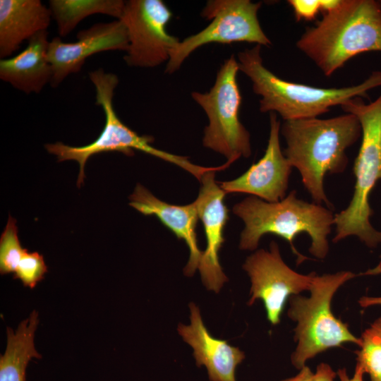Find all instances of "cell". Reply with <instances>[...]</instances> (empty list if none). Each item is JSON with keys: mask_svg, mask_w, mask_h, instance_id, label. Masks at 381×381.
I'll return each instance as SVG.
<instances>
[{"mask_svg": "<svg viewBox=\"0 0 381 381\" xmlns=\"http://www.w3.org/2000/svg\"><path fill=\"white\" fill-rule=\"evenodd\" d=\"M238 71V61L231 55L221 65L207 92L191 94L209 121L204 131L203 145L224 155L231 164L251 155L250 133L238 117L242 100L237 83Z\"/></svg>", "mask_w": 381, "mask_h": 381, "instance_id": "obj_8", "label": "cell"}, {"mask_svg": "<svg viewBox=\"0 0 381 381\" xmlns=\"http://www.w3.org/2000/svg\"><path fill=\"white\" fill-rule=\"evenodd\" d=\"M282 381H315L314 373L305 365L299 370V372L294 377L284 379Z\"/></svg>", "mask_w": 381, "mask_h": 381, "instance_id": "obj_27", "label": "cell"}, {"mask_svg": "<svg viewBox=\"0 0 381 381\" xmlns=\"http://www.w3.org/2000/svg\"><path fill=\"white\" fill-rule=\"evenodd\" d=\"M129 200V205L145 215L156 216L179 239L186 242L190 255L183 272L188 277L193 276L202 255L198 245L196 226L199 216L195 202L185 205L169 204L155 197L140 183L136 185Z\"/></svg>", "mask_w": 381, "mask_h": 381, "instance_id": "obj_16", "label": "cell"}, {"mask_svg": "<svg viewBox=\"0 0 381 381\" xmlns=\"http://www.w3.org/2000/svg\"><path fill=\"white\" fill-rule=\"evenodd\" d=\"M47 267L43 256L37 252L23 254L14 272V278L19 279L24 286L31 289L44 278Z\"/></svg>", "mask_w": 381, "mask_h": 381, "instance_id": "obj_23", "label": "cell"}, {"mask_svg": "<svg viewBox=\"0 0 381 381\" xmlns=\"http://www.w3.org/2000/svg\"><path fill=\"white\" fill-rule=\"evenodd\" d=\"M215 172H207L201 177V186L194 202L204 226L207 243L198 270L207 289L219 293L228 281L219 262V253L225 241L224 231L229 214L224 203L226 193L217 184Z\"/></svg>", "mask_w": 381, "mask_h": 381, "instance_id": "obj_14", "label": "cell"}, {"mask_svg": "<svg viewBox=\"0 0 381 381\" xmlns=\"http://www.w3.org/2000/svg\"><path fill=\"white\" fill-rule=\"evenodd\" d=\"M286 147L283 152L300 173L314 202L332 207L324 188L326 174L343 173L346 150L361 136L358 118L349 113L330 119L284 121L280 128Z\"/></svg>", "mask_w": 381, "mask_h": 381, "instance_id": "obj_1", "label": "cell"}, {"mask_svg": "<svg viewBox=\"0 0 381 381\" xmlns=\"http://www.w3.org/2000/svg\"><path fill=\"white\" fill-rule=\"evenodd\" d=\"M377 2H378V4H379L380 7V9H381V0L377 1Z\"/></svg>", "mask_w": 381, "mask_h": 381, "instance_id": "obj_30", "label": "cell"}, {"mask_svg": "<svg viewBox=\"0 0 381 381\" xmlns=\"http://www.w3.org/2000/svg\"><path fill=\"white\" fill-rule=\"evenodd\" d=\"M358 303L361 307L363 308L374 306H381V296H362L358 300Z\"/></svg>", "mask_w": 381, "mask_h": 381, "instance_id": "obj_28", "label": "cell"}, {"mask_svg": "<svg viewBox=\"0 0 381 381\" xmlns=\"http://www.w3.org/2000/svg\"><path fill=\"white\" fill-rule=\"evenodd\" d=\"M261 4L250 0L208 1L201 16L210 20V23L176 44L170 52L165 72L173 73L177 71L192 52L205 44L245 42L270 45L271 41L258 18Z\"/></svg>", "mask_w": 381, "mask_h": 381, "instance_id": "obj_9", "label": "cell"}, {"mask_svg": "<svg viewBox=\"0 0 381 381\" xmlns=\"http://www.w3.org/2000/svg\"><path fill=\"white\" fill-rule=\"evenodd\" d=\"M89 78L96 90L95 104L102 108L105 115L102 131L92 143L83 146H70L61 142L44 145L47 152L55 155L59 162L74 160L78 162V187L83 183L84 169L88 159L95 154L107 152H120L127 156H133V150H140L182 168L199 181L207 172L223 169L222 166L201 167L192 163L187 157L176 155L154 147L151 145L154 141L153 138L139 135L126 126L116 114L113 107V97L114 90L119 83L118 77L99 68L90 71Z\"/></svg>", "mask_w": 381, "mask_h": 381, "instance_id": "obj_6", "label": "cell"}, {"mask_svg": "<svg viewBox=\"0 0 381 381\" xmlns=\"http://www.w3.org/2000/svg\"><path fill=\"white\" fill-rule=\"evenodd\" d=\"M360 339L356 365L369 375L370 381H381V316L363 332Z\"/></svg>", "mask_w": 381, "mask_h": 381, "instance_id": "obj_21", "label": "cell"}, {"mask_svg": "<svg viewBox=\"0 0 381 381\" xmlns=\"http://www.w3.org/2000/svg\"><path fill=\"white\" fill-rule=\"evenodd\" d=\"M356 276L350 271L322 275L315 273L308 297L298 294L289 299L288 316L296 322L294 341L297 345L291 357L296 369H301L307 361L329 349L341 347L345 343L360 345V338L334 315L331 308L337 291Z\"/></svg>", "mask_w": 381, "mask_h": 381, "instance_id": "obj_7", "label": "cell"}, {"mask_svg": "<svg viewBox=\"0 0 381 381\" xmlns=\"http://www.w3.org/2000/svg\"><path fill=\"white\" fill-rule=\"evenodd\" d=\"M280 128L277 114L270 112V135L265 154L239 177L221 183L220 187L226 194L247 193L269 202L286 197L292 166L281 149Z\"/></svg>", "mask_w": 381, "mask_h": 381, "instance_id": "obj_13", "label": "cell"}, {"mask_svg": "<svg viewBox=\"0 0 381 381\" xmlns=\"http://www.w3.org/2000/svg\"><path fill=\"white\" fill-rule=\"evenodd\" d=\"M326 76L353 57L381 52V9L375 0H339L296 42Z\"/></svg>", "mask_w": 381, "mask_h": 381, "instance_id": "obj_3", "label": "cell"}, {"mask_svg": "<svg viewBox=\"0 0 381 381\" xmlns=\"http://www.w3.org/2000/svg\"><path fill=\"white\" fill-rule=\"evenodd\" d=\"M233 212L245 224L240 237L241 250H255L263 236L274 234L289 242L298 265L308 258L298 251L294 241L298 235L306 233L311 241L310 254L318 259L327 255V238L334 224L335 214L320 204L298 198L295 190L275 202L248 196L233 207Z\"/></svg>", "mask_w": 381, "mask_h": 381, "instance_id": "obj_2", "label": "cell"}, {"mask_svg": "<svg viewBox=\"0 0 381 381\" xmlns=\"http://www.w3.org/2000/svg\"><path fill=\"white\" fill-rule=\"evenodd\" d=\"M52 18L49 8L40 0H1V59L10 56L24 40L47 30Z\"/></svg>", "mask_w": 381, "mask_h": 381, "instance_id": "obj_18", "label": "cell"}, {"mask_svg": "<svg viewBox=\"0 0 381 381\" xmlns=\"http://www.w3.org/2000/svg\"><path fill=\"white\" fill-rule=\"evenodd\" d=\"M38 322V313L33 310L16 332L7 328L6 349L0 356V381H25L28 362L32 358H41L34 346Z\"/></svg>", "mask_w": 381, "mask_h": 381, "instance_id": "obj_19", "label": "cell"}, {"mask_svg": "<svg viewBox=\"0 0 381 381\" xmlns=\"http://www.w3.org/2000/svg\"><path fill=\"white\" fill-rule=\"evenodd\" d=\"M336 375L330 365L325 363L319 364L314 373L315 381H334Z\"/></svg>", "mask_w": 381, "mask_h": 381, "instance_id": "obj_25", "label": "cell"}, {"mask_svg": "<svg viewBox=\"0 0 381 381\" xmlns=\"http://www.w3.org/2000/svg\"><path fill=\"white\" fill-rule=\"evenodd\" d=\"M346 113L355 115L361 127V145L354 161V190L349 205L334 215V243L356 236L370 248L381 244V231L370 221L373 211L370 195L381 179V94L365 104L361 97L352 98L341 105Z\"/></svg>", "mask_w": 381, "mask_h": 381, "instance_id": "obj_5", "label": "cell"}, {"mask_svg": "<svg viewBox=\"0 0 381 381\" xmlns=\"http://www.w3.org/2000/svg\"><path fill=\"white\" fill-rule=\"evenodd\" d=\"M261 45L238 54L239 71L249 78L253 92L260 96V111L274 112L284 121L317 118L354 97H368V92L381 86V71L361 83L344 87H319L283 80L267 69L261 56Z\"/></svg>", "mask_w": 381, "mask_h": 381, "instance_id": "obj_4", "label": "cell"}, {"mask_svg": "<svg viewBox=\"0 0 381 381\" xmlns=\"http://www.w3.org/2000/svg\"><path fill=\"white\" fill-rule=\"evenodd\" d=\"M189 309L190 324L180 323L177 330L192 347L196 365L206 368L210 381H236V368L246 357L244 352L212 336L197 305L190 303Z\"/></svg>", "mask_w": 381, "mask_h": 381, "instance_id": "obj_15", "label": "cell"}, {"mask_svg": "<svg viewBox=\"0 0 381 381\" xmlns=\"http://www.w3.org/2000/svg\"><path fill=\"white\" fill-rule=\"evenodd\" d=\"M243 268L251 283L248 305H253L256 300L262 301L267 318L273 325L280 322L287 300L308 291L315 274H303L291 269L282 259L274 241L268 250L260 249L249 255Z\"/></svg>", "mask_w": 381, "mask_h": 381, "instance_id": "obj_11", "label": "cell"}, {"mask_svg": "<svg viewBox=\"0 0 381 381\" xmlns=\"http://www.w3.org/2000/svg\"><path fill=\"white\" fill-rule=\"evenodd\" d=\"M297 21L312 20L320 13H324L335 7L339 0H289Z\"/></svg>", "mask_w": 381, "mask_h": 381, "instance_id": "obj_24", "label": "cell"}, {"mask_svg": "<svg viewBox=\"0 0 381 381\" xmlns=\"http://www.w3.org/2000/svg\"><path fill=\"white\" fill-rule=\"evenodd\" d=\"M77 39L64 42L56 37L49 42L47 58L52 68V87H57L68 75L79 72L89 56L105 51L126 52L128 47L127 30L120 20L80 30Z\"/></svg>", "mask_w": 381, "mask_h": 381, "instance_id": "obj_12", "label": "cell"}, {"mask_svg": "<svg viewBox=\"0 0 381 381\" xmlns=\"http://www.w3.org/2000/svg\"><path fill=\"white\" fill-rule=\"evenodd\" d=\"M368 272H369V274H381V265H380L379 266H377V267L373 270H369Z\"/></svg>", "mask_w": 381, "mask_h": 381, "instance_id": "obj_29", "label": "cell"}, {"mask_svg": "<svg viewBox=\"0 0 381 381\" xmlns=\"http://www.w3.org/2000/svg\"><path fill=\"white\" fill-rule=\"evenodd\" d=\"M27 250L21 246L18 236L16 221L11 215L0 238V272H15L23 254Z\"/></svg>", "mask_w": 381, "mask_h": 381, "instance_id": "obj_22", "label": "cell"}, {"mask_svg": "<svg viewBox=\"0 0 381 381\" xmlns=\"http://www.w3.org/2000/svg\"><path fill=\"white\" fill-rule=\"evenodd\" d=\"M340 381H363L364 373L363 370L356 365L355 372L352 377H349L346 368H341L337 371Z\"/></svg>", "mask_w": 381, "mask_h": 381, "instance_id": "obj_26", "label": "cell"}, {"mask_svg": "<svg viewBox=\"0 0 381 381\" xmlns=\"http://www.w3.org/2000/svg\"><path fill=\"white\" fill-rule=\"evenodd\" d=\"M48 35L47 30L37 33L18 54L1 59L0 78L25 94L40 92L52 78Z\"/></svg>", "mask_w": 381, "mask_h": 381, "instance_id": "obj_17", "label": "cell"}, {"mask_svg": "<svg viewBox=\"0 0 381 381\" xmlns=\"http://www.w3.org/2000/svg\"><path fill=\"white\" fill-rule=\"evenodd\" d=\"M49 9L57 25L58 33L64 37L85 18L104 14L119 20L125 1L121 0H50Z\"/></svg>", "mask_w": 381, "mask_h": 381, "instance_id": "obj_20", "label": "cell"}, {"mask_svg": "<svg viewBox=\"0 0 381 381\" xmlns=\"http://www.w3.org/2000/svg\"><path fill=\"white\" fill-rule=\"evenodd\" d=\"M172 13L162 0H129L121 18L126 26L128 47L123 59L131 67L153 68L169 61L180 42L166 29Z\"/></svg>", "mask_w": 381, "mask_h": 381, "instance_id": "obj_10", "label": "cell"}]
</instances>
